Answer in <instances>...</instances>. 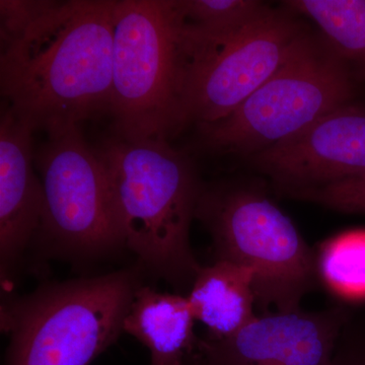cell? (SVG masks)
Masks as SVG:
<instances>
[{
  "instance_id": "ac0fdd59",
  "label": "cell",
  "mask_w": 365,
  "mask_h": 365,
  "mask_svg": "<svg viewBox=\"0 0 365 365\" xmlns=\"http://www.w3.org/2000/svg\"><path fill=\"white\" fill-rule=\"evenodd\" d=\"M47 0H1L0 39L1 47L21 37L31 25L54 4Z\"/></svg>"
},
{
  "instance_id": "5bb4252c",
  "label": "cell",
  "mask_w": 365,
  "mask_h": 365,
  "mask_svg": "<svg viewBox=\"0 0 365 365\" xmlns=\"http://www.w3.org/2000/svg\"><path fill=\"white\" fill-rule=\"evenodd\" d=\"M282 6L313 21L356 81H365V0H289Z\"/></svg>"
},
{
  "instance_id": "5b68a950",
  "label": "cell",
  "mask_w": 365,
  "mask_h": 365,
  "mask_svg": "<svg viewBox=\"0 0 365 365\" xmlns=\"http://www.w3.org/2000/svg\"><path fill=\"white\" fill-rule=\"evenodd\" d=\"M178 0H117L110 115L115 137L168 140L182 129Z\"/></svg>"
},
{
  "instance_id": "9c48e42d",
  "label": "cell",
  "mask_w": 365,
  "mask_h": 365,
  "mask_svg": "<svg viewBox=\"0 0 365 365\" xmlns=\"http://www.w3.org/2000/svg\"><path fill=\"white\" fill-rule=\"evenodd\" d=\"M287 196L365 174V107L342 106L251 157Z\"/></svg>"
},
{
  "instance_id": "d6986e66",
  "label": "cell",
  "mask_w": 365,
  "mask_h": 365,
  "mask_svg": "<svg viewBox=\"0 0 365 365\" xmlns=\"http://www.w3.org/2000/svg\"><path fill=\"white\" fill-rule=\"evenodd\" d=\"M330 365H365V331L350 318L341 331Z\"/></svg>"
},
{
  "instance_id": "3957f363",
  "label": "cell",
  "mask_w": 365,
  "mask_h": 365,
  "mask_svg": "<svg viewBox=\"0 0 365 365\" xmlns=\"http://www.w3.org/2000/svg\"><path fill=\"white\" fill-rule=\"evenodd\" d=\"M140 267L50 283L2 306L6 365H90L123 331Z\"/></svg>"
},
{
  "instance_id": "4fadbf2b",
  "label": "cell",
  "mask_w": 365,
  "mask_h": 365,
  "mask_svg": "<svg viewBox=\"0 0 365 365\" xmlns=\"http://www.w3.org/2000/svg\"><path fill=\"white\" fill-rule=\"evenodd\" d=\"M187 299L194 318L207 329L209 340L227 339L258 316L253 273L227 261L202 266Z\"/></svg>"
},
{
  "instance_id": "6da1fadb",
  "label": "cell",
  "mask_w": 365,
  "mask_h": 365,
  "mask_svg": "<svg viewBox=\"0 0 365 365\" xmlns=\"http://www.w3.org/2000/svg\"><path fill=\"white\" fill-rule=\"evenodd\" d=\"M116 2L55 1L1 47V95L34 131L57 135L110 114Z\"/></svg>"
},
{
  "instance_id": "30bf717a",
  "label": "cell",
  "mask_w": 365,
  "mask_h": 365,
  "mask_svg": "<svg viewBox=\"0 0 365 365\" xmlns=\"http://www.w3.org/2000/svg\"><path fill=\"white\" fill-rule=\"evenodd\" d=\"M345 307L261 314L227 339H201L202 365H330Z\"/></svg>"
},
{
  "instance_id": "ba28073f",
  "label": "cell",
  "mask_w": 365,
  "mask_h": 365,
  "mask_svg": "<svg viewBox=\"0 0 365 365\" xmlns=\"http://www.w3.org/2000/svg\"><path fill=\"white\" fill-rule=\"evenodd\" d=\"M34 160L44 193L36 240H42L52 254L76 261L93 260L125 247L107 172L78 127L48 136Z\"/></svg>"
},
{
  "instance_id": "2e32d148",
  "label": "cell",
  "mask_w": 365,
  "mask_h": 365,
  "mask_svg": "<svg viewBox=\"0 0 365 365\" xmlns=\"http://www.w3.org/2000/svg\"><path fill=\"white\" fill-rule=\"evenodd\" d=\"M185 24L204 33L241 30L267 13L271 6L259 0H178Z\"/></svg>"
},
{
  "instance_id": "9a60e30c",
  "label": "cell",
  "mask_w": 365,
  "mask_h": 365,
  "mask_svg": "<svg viewBox=\"0 0 365 365\" xmlns=\"http://www.w3.org/2000/svg\"><path fill=\"white\" fill-rule=\"evenodd\" d=\"M317 252L319 280L337 297L365 295V232H345L324 242Z\"/></svg>"
},
{
  "instance_id": "8fae6325",
  "label": "cell",
  "mask_w": 365,
  "mask_h": 365,
  "mask_svg": "<svg viewBox=\"0 0 365 365\" xmlns=\"http://www.w3.org/2000/svg\"><path fill=\"white\" fill-rule=\"evenodd\" d=\"M32 127L6 107L0 119V267L9 277L36 240L44 211Z\"/></svg>"
},
{
  "instance_id": "7c38bea8",
  "label": "cell",
  "mask_w": 365,
  "mask_h": 365,
  "mask_svg": "<svg viewBox=\"0 0 365 365\" xmlns=\"http://www.w3.org/2000/svg\"><path fill=\"white\" fill-rule=\"evenodd\" d=\"M187 297L141 285L124 319L123 331L148 348L150 365H200L201 338Z\"/></svg>"
},
{
  "instance_id": "277c9868",
  "label": "cell",
  "mask_w": 365,
  "mask_h": 365,
  "mask_svg": "<svg viewBox=\"0 0 365 365\" xmlns=\"http://www.w3.org/2000/svg\"><path fill=\"white\" fill-rule=\"evenodd\" d=\"M196 218L217 259L252 271L263 314L299 311L318 283L317 252L265 192L240 182L204 185Z\"/></svg>"
},
{
  "instance_id": "8992f818",
  "label": "cell",
  "mask_w": 365,
  "mask_h": 365,
  "mask_svg": "<svg viewBox=\"0 0 365 365\" xmlns=\"http://www.w3.org/2000/svg\"><path fill=\"white\" fill-rule=\"evenodd\" d=\"M356 78L321 34L309 31L287 61L232 114L199 125L204 148L253 157L349 104Z\"/></svg>"
},
{
  "instance_id": "52a82bcc",
  "label": "cell",
  "mask_w": 365,
  "mask_h": 365,
  "mask_svg": "<svg viewBox=\"0 0 365 365\" xmlns=\"http://www.w3.org/2000/svg\"><path fill=\"white\" fill-rule=\"evenodd\" d=\"M300 16L270 9L235 32H200L182 24L180 38L182 126L227 117L265 83L309 33Z\"/></svg>"
},
{
  "instance_id": "e0dca14e",
  "label": "cell",
  "mask_w": 365,
  "mask_h": 365,
  "mask_svg": "<svg viewBox=\"0 0 365 365\" xmlns=\"http://www.w3.org/2000/svg\"><path fill=\"white\" fill-rule=\"evenodd\" d=\"M344 213L365 215V174L289 195Z\"/></svg>"
},
{
  "instance_id": "7a4b0ae2",
  "label": "cell",
  "mask_w": 365,
  "mask_h": 365,
  "mask_svg": "<svg viewBox=\"0 0 365 365\" xmlns=\"http://www.w3.org/2000/svg\"><path fill=\"white\" fill-rule=\"evenodd\" d=\"M104 165L125 247L139 267L178 288H190L202 266L190 228L204 185L193 163L168 140L112 137L96 150Z\"/></svg>"
}]
</instances>
